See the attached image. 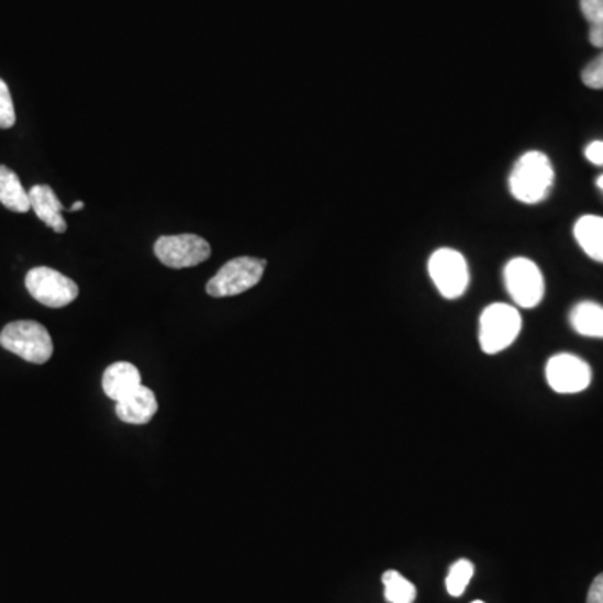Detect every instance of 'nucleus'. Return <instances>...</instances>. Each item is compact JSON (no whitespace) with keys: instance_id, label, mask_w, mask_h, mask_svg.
I'll return each instance as SVG.
<instances>
[{"instance_id":"0eeeda50","label":"nucleus","mask_w":603,"mask_h":603,"mask_svg":"<svg viewBox=\"0 0 603 603\" xmlns=\"http://www.w3.org/2000/svg\"><path fill=\"white\" fill-rule=\"evenodd\" d=\"M431 279L445 299H458L468 289L469 268L466 258L453 248H439L427 261Z\"/></svg>"},{"instance_id":"412c9836","label":"nucleus","mask_w":603,"mask_h":603,"mask_svg":"<svg viewBox=\"0 0 603 603\" xmlns=\"http://www.w3.org/2000/svg\"><path fill=\"white\" fill-rule=\"evenodd\" d=\"M587 159L593 165L603 166V142H593L587 146Z\"/></svg>"},{"instance_id":"20e7f679","label":"nucleus","mask_w":603,"mask_h":603,"mask_svg":"<svg viewBox=\"0 0 603 603\" xmlns=\"http://www.w3.org/2000/svg\"><path fill=\"white\" fill-rule=\"evenodd\" d=\"M267 260L255 257H238L226 261L219 273L206 283L209 295L235 297L254 289L264 276Z\"/></svg>"},{"instance_id":"4be33fe9","label":"nucleus","mask_w":603,"mask_h":603,"mask_svg":"<svg viewBox=\"0 0 603 603\" xmlns=\"http://www.w3.org/2000/svg\"><path fill=\"white\" fill-rule=\"evenodd\" d=\"M587 603H603V573L593 580L587 596Z\"/></svg>"},{"instance_id":"9b49d317","label":"nucleus","mask_w":603,"mask_h":603,"mask_svg":"<svg viewBox=\"0 0 603 603\" xmlns=\"http://www.w3.org/2000/svg\"><path fill=\"white\" fill-rule=\"evenodd\" d=\"M29 198H31V209L34 210L37 219L43 220L56 233L66 232L67 223L63 216L64 205L54 193L53 188L47 185H36L29 191Z\"/></svg>"},{"instance_id":"6ab92c4d","label":"nucleus","mask_w":603,"mask_h":603,"mask_svg":"<svg viewBox=\"0 0 603 603\" xmlns=\"http://www.w3.org/2000/svg\"><path fill=\"white\" fill-rule=\"evenodd\" d=\"M582 81L589 88L603 89V53L583 69Z\"/></svg>"},{"instance_id":"7ed1b4c3","label":"nucleus","mask_w":603,"mask_h":603,"mask_svg":"<svg viewBox=\"0 0 603 603\" xmlns=\"http://www.w3.org/2000/svg\"><path fill=\"white\" fill-rule=\"evenodd\" d=\"M522 332V315L509 304H491L480 317V346L484 354L509 349Z\"/></svg>"},{"instance_id":"f8f14e48","label":"nucleus","mask_w":603,"mask_h":603,"mask_svg":"<svg viewBox=\"0 0 603 603\" xmlns=\"http://www.w3.org/2000/svg\"><path fill=\"white\" fill-rule=\"evenodd\" d=\"M142 384L138 367L130 362H114L103 375V391L114 402L123 401Z\"/></svg>"},{"instance_id":"393cba45","label":"nucleus","mask_w":603,"mask_h":603,"mask_svg":"<svg viewBox=\"0 0 603 603\" xmlns=\"http://www.w3.org/2000/svg\"><path fill=\"white\" fill-rule=\"evenodd\" d=\"M596 187H599L600 190L603 191V175L602 177H599V180H596Z\"/></svg>"},{"instance_id":"dca6fc26","label":"nucleus","mask_w":603,"mask_h":603,"mask_svg":"<svg viewBox=\"0 0 603 603\" xmlns=\"http://www.w3.org/2000/svg\"><path fill=\"white\" fill-rule=\"evenodd\" d=\"M382 583H384V596L389 603H413L416 600V587L395 570L384 572Z\"/></svg>"},{"instance_id":"f257e3e1","label":"nucleus","mask_w":603,"mask_h":603,"mask_svg":"<svg viewBox=\"0 0 603 603\" xmlns=\"http://www.w3.org/2000/svg\"><path fill=\"white\" fill-rule=\"evenodd\" d=\"M555 171L550 158L541 152H528L513 166L510 191L516 200L535 205L550 194Z\"/></svg>"},{"instance_id":"a211bd4d","label":"nucleus","mask_w":603,"mask_h":603,"mask_svg":"<svg viewBox=\"0 0 603 603\" xmlns=\"http://www.w3.org/2000/svg\"><path fill=\"white\" fill-rule=\"evenodd\" d=\"M15 124L14 101H12L9 86L0 79V130H9Z\"/></svg>"},{"instance_id":"f03ea898","label":"nucleus","mask_w":603,"mask_h":603,"mask_svg":"<svg viewBox=\"0 0 603 603\" xmlns=\"http://www.w3.org/2000/svg\"><path fill=\"white\" fill-rule=\"evenodd\" d=\"M0 346L31 364H46L53 357L54 344L40 322L15 321L0 332Z\"/></svg>"},{"instance_id":"ddd939ff","label":"nucleus","mask_w":603,"mask_h":603,"mask_svg":"<svg viewBox=\"0 0 603 603\" xmlns=\"http://www.w3.org/2000/svg\"><path fill=\"white\" fill-rule=\"evenodd\" d=\"M577 242L592 260L603 264V219L596 215H585L576 223Z\"/></svg>"},{"instance_id":"5701e85b","label":"nucleus","mask_w":603,"mask_h":603,"mask_svg":"<svg viewBox=\"0 0 603 603\" xmlns=\"http://www.w3.org/2000/svg\"><path fill=\"white\" fill-rule=\"evenodd\" d=\"M590 43L595 47H603V25H590Z\"/></svg>"},{"instance_id":"423d86ee","label":"nucleus","mask_w":603,"mask_h":603,"mask_svg":"<svg viewBox=\"0 0 603 603\" xmlns=\"http://www.w3.org/2000/svg\"><path fill=\"white\" fill-rule=\"evenodd\" d=\"M506 290L518 308L533 309L540 304L545 295V280L540 268L529 258L516 257L505 267Z\"/></svg>"},{"instance_id":"aec40b11","label":"nucleus","mask_w":603,"mask_h":603,"mask_svg":"<svg viewBox=\"0 0 603 603\" xmlns=\"http://www.w3.org/2000/svg\"><path fill=\"white\" fill-rule=\"evenodd\" d=\"M580 9L590 25H603V0H580Z\"/></svg>"},{"instance_id":"4468645a","label":"nucleus","mask_w":603,"mask_h":603,"mask_svg":"<svg viewBox=\"0 0 603 603\" xmlns=\"http://www.w3.org/2000/svg\"><path fill=\"white\" fill-rule=\"evenodd\" d=\"M0 203L15 213H27L32 210L31 198L22 187L18 174L5 165H0Z\"/></svg>"},{"instance_id":"39448f33","label":"nucleus","mask_w":603,"mask_h":603,"mask_svg":"<svg viewBox=\"0 0 603 603\" xmlns=\"http://www.w3.org/2000/svg\"><path fill=\"white\" fill-rule=\"evenodd\" d=\"M25 289L32 299L49 309H63L72 304L79 295L75 280L63 276L54 268L36 267L25 276Z\"/></svg>"},{"instance_id":"6e6552de","label":"nucleus","mask_w":603,"mask_h":603,"mask_svg":"<svg viewBox=\"0 0 603 603\" xmlns=\"http://www.w3.org/2000/svg\"><path fill=\"white\" fill-rule=\"evenodd\" d=\"M155 255L163 265L170 268H190L209 260L212 255L205 238L185 233V235H168L159 237L155 244Z\"/></svg>"},{"instance_id":"2eb2a0df","label":"nucleus","mask_w":603,"mask_h":603,"mask_svg":"<svg viewBox=\"0 0 603 603\" xmlns=\"http://www.w3.org/2000/svg\"><path fill=\"white\" fill-rule=\"evenodd\" d=\"M570 325L583 337L603 339V305L595 302H580L570 311Z\"/></svg>"},{"instance_id":"f3484780","label":"nucleus","mask_w":603,"mask_h":603,"mask_svg":"<svg viewBox=\"0 0 603 603\" xmlns=\"http://www.w3.org/2000/svg\"><path fill=\"white\" fill-rule=\"evenodd\" d=\"M474 565L471 561L461 558L455 561L449 568L448 577H446V589L451 596H461L465 593L466 587L473 579Z\"/></svg>"},{"instance_id":"9d476101","label":"nucleus","mask_w":603,"mask_h":603,"mask_svg":"<svg viewBox=\"0 0 603 603\" xmlns=\"http://www.w3.org/2000/svg\"><path fill=\"white\" fill-rule=\"evenodd\" d=\"M158 411L155 392L139 386L133 394L116 402V414L126 424H148Z\"/></svg>"},{"instance_id":"a878e982","label":"nucleus","mask_w":603,"mask_h":603,"mask_svg":"<svg viewBox=\"0 0 603 603\" xmlns=\"http://www.w3.org/2000/svg\"><path fill=\"white\" fill-rule=\"evenodd\" d=\"M471 603H484V602H481V600H474V602H471Z\"/></svg>"},{"instance_id":"b1692460","label":"nucleus","mask_w":603,"mask_h":603,"mask_svg":"<svg viewBox=\"0 0 603 603\" xmlns=\"http://www.w3.org/2000/svg\"><path fill=\"white\" fill-rule=\"evenodd\" d=\"M82 209H85V201H76L75 205L71 206V212H78Z\"/></svg>"},{"instance_id":"1a4fd4ad","label":"nucleus","mask_w":603,"mask_h":603,"mask_svg":"<svg viewBox=\"0 0 603 603\" xmlns=\"http://www.w3.org/2000/svg\"><path fill=\"white\" fill-rule=\"evenodd\" d=\"M547 382L558 394H577L592 382V369L585 360L573 354H557L547 362Z\"/></svg>"}]
</instances>
